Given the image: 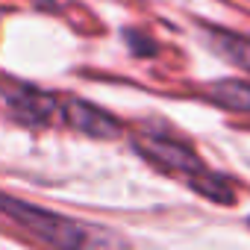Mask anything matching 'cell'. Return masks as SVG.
<instances>
[{
  "label": "cell",
  "mask_w": 250,
  "mask_h": 250,
  "mask_svg": "<svg viewBox=\"0 0 250 250\" xmlns=\"http://www.w3.org/2000/svg\"><path fill=\"white\" fill-rule=\"evenodd\" d=\"M9 106L15 109V115H21L30 124L47 121L53 115V109H56L53 97H47L42 91H33V88H12L9 91Z\"/></svg>",
  "instance_id": "obj_4"
},
{
  "label": "cell",
  "mask_w": 250,
  "mask_h": 250,
  "mask_svg": "<svg viewBox=\"0 0 250 250\" xmlns=\"http://www.w3.org/2000/svg\"><path fill=\"white\" fill-rule=\"evenodd\" d=\"M212 100L221 103L224 109L247 112L250 109V85H244V83H218L212 88Z\"/></svg>",
  "instance_id": "obj_5"
},
{
  "label": "cell",
  "mask_w": 250,
  "mask_h": 250,
  "mask_svg": "<svg viewBox=\"0 0 250 250\" xmlns=\"http://www.w3.org/2000/svg\"><path fill=\"white\" fill-rule=\"evenodd\" d=\"M0 215L12 218L27 232H33L36 238H42L47 244H56V247H83L88 241V232H85L83 224L68 221V218H62L56 212L42 209V206L24 203L18 197H9L3 191H0Z\"/></svg>",
  "instance_id": "obj_1"
},
{
  "label": "cell",
  "mask_w": 250,
  "mask_h": 250,
  "mask_svg": "<svg viewBox=\"0 0 250 250\" xmlns=\"http://www.w3.org/2000/svg\"><path fill=\"white\" fill-rule=\"evenodd\" d=\"M221 47L241 65V68H247L250 71V42H244V39H232V36H221Z\"/></svg>",
  "instance_id": "obj_6"
},
{
  "label": "cell",
  "mask_w": 250,
  "mask_h": 250,
  "mask_svg": "<svg viewBox=\"0 0 250 250\" xmlns=\"http://www.w3.org/2000/svg\"><path fill=\"white\" fill-rule=\"evenodd\" d=\"M139 150H145V156L156 159L159 165H165V168H171V171H200V165H197V159L191 156V150H186V147L177 145V142L145 136V139H139Z\"/></svg>",
  "instance_id": "obj_2"
},
{
  "label": "cell",
  "mask_w": 250,
  "mask_h": 250,
  "mask_svg": "<svg viewBox=\"0 0 250 250\" xmlns=\"http://www.w3.org/2000/svg\"><path fill=\"white\" fill-rule=\"evenodd\" d=\"M65 118H68V124H74L77 130H83V133H88V136H97V139H112V136H118V124H115L109 115H103L100 109L88 106V103L71 100L68 109H65Z\"/></svg>",
  "instance_id": "obj_3"
}]
</instances>
